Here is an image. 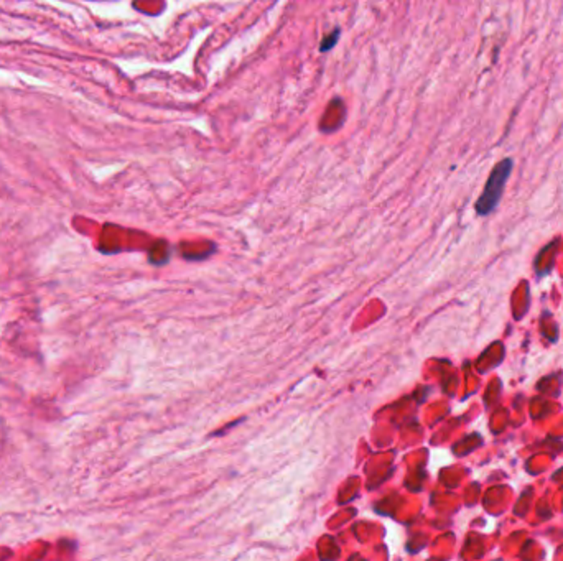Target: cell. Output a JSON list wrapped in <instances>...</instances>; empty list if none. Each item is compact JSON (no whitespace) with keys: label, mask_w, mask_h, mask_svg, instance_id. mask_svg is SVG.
I'll return each mask as SVG.
<instances>
[{"label":"cell","mask_w":563,"mask_h":561,"mask_svg":"<svg viewBox=\"0 0 563 561\" xmlns=\"http://www.w3.org/2000/svg\"><path fill=\"white\" fill-rule=\"evenodd\" d=\"M339 28H336L335 32L331 33V35H328V37H325V40L322 41V45H319V50L323 51V53H325V51H330L333 46H335L336 43H338V38H339Z\"/></svg>","instance_id":"cell-2"},{"label":"cell","mask_w":563,"mask_h":561,"mask_svg":"<svg viewBox=\"0 0 563 561\" xmlns=\"http://www.w3.org/2000/svg\"><path fill=\"white\" fill-rule=\"evenodd\" d=\"M511 172H513V160L511 159H504L494 167L488 181H486L484 191L476 201L477 214L488 216L496 210L499 201H501L502 193H504L506 183L509 180Z\"/></svg>","instance_id":"cell-1"}]
</instances>
